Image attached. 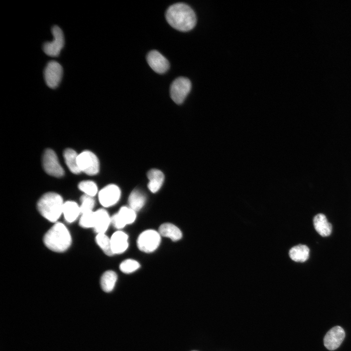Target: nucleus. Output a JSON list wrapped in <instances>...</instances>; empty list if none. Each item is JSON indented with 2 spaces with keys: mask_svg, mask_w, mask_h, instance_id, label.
<instances>
[{
  "mask_svg": "<svg viewBox=\"0 0 351 351\" xmlns=\"http://www.w3.org/2000/svg\"><path fill=\"white\" fill-rule=\"evenodd\" d=\"M165 18L174 28L182 32L193 29L196 23V17L193 9L184 3H176L167 10Z\"/></svg>",
  "mask_w": 351,
  "mask_h": 351,
  "instance_id": "obj_1",
  "label": "nucleus"
},
{
  "mask_svg": "<svg viewBox=\"0 0 351 351\" xmlns=\"http://www.w3.org/2000/svg\"><path fill=\"white\" fill-rule=\"evenodd\" d=\"M43 242L49 250L61 253L70 247L72 238L65 226L60 222H57L44 234Z\"/></svg>",
  "mask_w": 351,
  "mask_h": 351,
  "instance_id": "obj_2",
  "label": "nucleus"
},
{
  "mask_svg": "<svg viewBox=\"0 0 351 351\" xmlns=\"http://www.w3.org/2000/svg\"><path fill=\"white\" fill-rule=\"evenodd\" d=\"M63 202L61 196L55 193L44 194L37 203V208L45 218L50 222H56L62 214Z\"/></svg>",
  "mask_w": 351,
  "mask_h": 351,
  "instance_id": "obj_3",
  "label": "nucleus"
},
{
  "mask_svg": "<svg viewBox=\"0 0 351 351\" xmlns=\"http://www.w3.org/2000/svg\"><path fill=\"white\" fill-rule=\"evenodd\" d=\"M158 232L147 230L141 233L137 239V246L139 250L146 253L155 251L159 246L161 236Z\"/></svg>",
  "mask_w": 351,
  "mask_h": 351,
  "instance_id": "obj_4",
  "label": "nucleus"
},
{
  "mask_svg": "<svg viewBox=\"0 0 351 351\" xmlns=\"http://www.w3.org/2000/svg\"><path fill=\"white\" fill-rule=\"evenodd\" d=\"M191 88L192 83L188 78L182 77L177 78L171 85V98L176 104H181L184 101Z\"/></svg>",
  "mask_w": 351,
  "mask_h": 351,
  "instance_id": "obj_5",
  "label": "nucleus"
},
{
  "mask_svg": "<svg viewBox=\"0 0 351 351\" xmlns=\"http://www.w3.org/2000/svg\"><path fill=\"white\" fill-rule=\"evenodd\" d=\"M78 165L80 172L89 176L98 173L99 163L97 156L89 151H85L78 155Z\"/></svg>",
  "mask_w": 351,
  "mask_h": 351,
  "instance_id": "obj_6",
  "label": "nucleus"
},
{
  "mask_svg": "<svg viewBox=\"0 0 351 351\" xmlns=\"http://www.w3.org/2000/svg\"><path fill=\"white\" fill-rule=\"evenodd\" d=\"M42 165L45 171L49 175L60 177L64 174L55 152L50 149H46L43 154Z\"/></svg>",
  "mask_w": 351,
  "mask_h": 351,
  "instance_id": "obj_7",
  "label": "nucleus"
},
{
  "mask_svg": "<svg viewBox=\"0 0 351 351\" xmlns=\"http://www.w3.org/2000/svg\"><path fill=\"white\" fill-rule=\"evenodd\" d=\"M54 39L51 42H46L43 45V50L48 56L56 57L59 55L64 46V38L62 31L57 25L52 28Z\"/></svg>",
  "mask_w": 351,
  "mask_h": 351,
  "instance_id": "obj_8",
  "label": "nucleus"
},
{
  "mask_svg": "<svg viewBox=\"0 0 351 351\" xmlns=\"http://www.w3.org/2000/svg\"><path fill=\"white\" fill-rule=\"evenodd\" d=\"M63 74L61 65L57 61H49L44 70V77L47 85L50 88L55 89L59 85Z\"/></svg>",
  "mask_w": 351,
  "mask_h": 351,
  "instance_id": "obj_9",
  "label": "nucleus"
},
{
  "mask_svg": "<svg viewBox=\"0 0 351 351\" xmlns=\"http://www.w3.org/2000/svg\"><path fill=\"white\" fill-rule=\"evenodd\" d=\"M136 218V211L130 207L123 206L111 217V223L116 229H121L126 225L133 223Z\"/></svg>",
  "mask_w": 351,
  "mask_h": 351,
  "instance_id": "obj_10",
  "label": "nucleus"
},
{
  "mask_svg": "<svg viewBox=\"0 0 351 351\" xmlns=\"http://www.w3.org/2000/svg\"><path fill=\"white\" fill-rule=\"evenodd\" d=\"M345 337L344 329L339 326L331 329L325 334L323 341L325 347L330 351L337 349L341 344Z\"/></svg>",
  "mask_w": 351,
  "mask_h": 351,
  "instance_id": "obj_11",
  "label": "nucleus"
},
{
  "mask_svg": "<svg viewBox=\"0 0 351 351\" xmlns=\"http://www.w3.org/2000/svg\"><path fill=\"white\" fill-rule=\"evenodd\" d=\"M120 197V189L117 185L114 184L106 186L98 193L99 202L105 207L115 205L118 201Z\"/></svg>",
  "mask_w": 351,
  "mask_h": 351,
  "instance_id": "obj_12",
  "label": "nucleus"
},
{
  "mask_svg": "<svg viewBox=\"0 0 351 351\" xmlns=\"http://www.w3.org/2000/svg\"><path fill=\"white\" fill-rule=\"evenodd\" d=\"M146 59L150 67L158 74H163L170 67L167 58L156 50H152L147 55Z\"/></svg>",
  "mask_w": 351,
  "mask_h": 351,
  "instance_id": "obj_13",
  "label": "nucleus"
},
{
  "mask_svg": "<svg viewBox=\"0 0 351 351\" xmlns=\"http://www.w3.org/2000/svg\"><path fill=\"white\" fill-rule=\"evenodd\" d=\"M128 236L124 232L118 231L115 232L110 238L113 254L124 252L128 247Z\"/></svg>",
  "mask_w": 351,
  "mask_h": 351,
  "instance_id": "obj_14",
  "label": "nucleus"
},
{
  "mask_svg": "<svg viewBox=\"0 0 351 351\" xmlns=\"http://www.w3.org/2000/svg\"><path fill=\"white\" fill-rule=\"evenodd\" d=\"M95 225L93 228L97 234H105L111 223V217L107 212L103 209L95 212Z\"/></svg>",
  "mask_w": 351,
  "mask_h": 351,
  "instance_id": "obj_15",
  "label": "nucleus"
},
{
  "mask_svg": "<svg viewBox=\"0 0 351 351\" xmlns=\"http://www.w3.org/2000/svg\"><path fill=\"white\" fill-rule=\"evenodd\" d=\"M313 222L315 230L320 235L326 237L331 234L332 226L324 214H319L316 215L313 218Z\"/></svg>",
  "mask_w": 351,
  "mask_h": 351,
  "instance_id": "obj_16",
  "label": "nucleus"
},
{
  "mask_svg": "<svg viewBox=\"0 0 351 351\" xmlns=\"http://www.w3.org/2000/svg\"><path fill=\"white\" fill-rule=\"evenodd\" d=\"M149 180L148 187L152 193H156L161 188L164 181V176L161 171L157 169H152L147 173Z\"/></svg>",
  "mask_w": 351,
  "mask_h": 351,
  "instance_id": "obj_17",
  "label": "nucleus"
},
{
  "mask_svg": "<svg viewBox=\"0 0 351 351\" xmlns=\"http://www.w3.org/2000/svg\"><path fill=\"white\" fill-rule=\"evenodd\" d=\"M81 214L80 206L75 202L68 201L64 203L62 214L69 223L75 221Z\"/></svg>",
  "mask_w": 351,
  "mask_h": 351,
  "instance_id": "obj_18",
  "label": "nucleus"
},
{
  "mask_svg": "<svg viewBox=\"0 0 351 351\" xmlns=\"http://www.w3.org/2000/svg\"><path fill=\"white\" fill-rule=\"evenodd\" d=\"M158 232L160 235L169 238L174 241L179 240L182 236L180 230L175 225L169 223L161 225Z\"/></svg>",
  "mask_w": 351,
  "mask_h": 351,
  "instance_id": "obj_19",
  "label": "nucleus"
},
{
  "mask_svg": "<svg viewBox=\"0 0 351 351\" xmlns=\"http://www.w3.org/2000/svg\"><path fill=\"white\" fill-rule=\"evenodd\" d=\"M309 252L310 250L306 245L299 244L290 249L289 256L295 262H303L308 259Z\"/></svg>",
  "mask_w": 351,
  "mask_h": 351,
  "instance_id": "obj_20",
  "label": "nucleus"
},
{
  "mask_svg": "<svg viewBox=\"0 0 351 351\" xmlns=\"http://www.w3.org/2000/svg\"><path fill=\"white\" fill-rule=\"evenodd\" d=\"M78 156L77 152L70 148L65 149L63 152L66 164L70 171L75 174H78L81 172L78 165Z\"/></svg>",
  "mask_w": 351,
  "mask_h": 351,
  "instance_id": "obj_21",
  "label": "nucleus"
},
{
  "mask_svg": "<svg viewBox=\"0 0 351 351\" xmlns=\"http://www.w3.org/2000/svg\"><path fill=\"white\" fill-rule=\"evenodd\" d=\"M117 276L116 273L111 270L104 272L100 279V286L102 290L106 292H111L116 283Z\"/></svg>",
  "mask_w": 351,
  "mask_h": 351,
  "instance_id": "obj_22",
  "label": "nucleus"
},
{
  "mask_svg": "<svg viewBox=\"0 0 351 351\" xmlns=\"http://www.w3.org/2000/svg\"><path fill=\"white\" fill-rule=\"evenodd\" d=\"M145 200V196L143 193L137 190H135L129 196V207L136 212L139 211L144 206Z\"/></svg>",
  "mask_w": 351,
  "mask_h": 351,
  "instance_id": "obj_23",
  "label": "nucleus"
},
{
  "mask_svg": "<svg viewBox=\"0 0 351 351\" xmlns=\"http://www.w3.org/2000/svg\"><path fill=\"white\" fill-rule=\"evenodd\" d=\"M95 239L97 244L105 254L108 256H112L114 254L112 250L110 238L105 234H98Z\"/></svg>",
  "mask_w": 351,
  "mask_h": 351,
  "instance_id": "obj_24",
  "label": "nucleus"
},
{
  "mask_svg": "<svg viewBox=\"0 0 351 351\" xmlns=\"http://www.w3.org/2000/svg\"><path fill=\"white\" fill-rule=\"evenodd\" d=\"M78 187L85 195L92 197L96 195L98 193V187L92 181H82L78 184Z\"/></svg>",
  "mask_w": 351,
  "mask_h": 351,
  "instance_id": "obj_25",
  "label": "nucleus"
},
{
  "mask_svg": "<svg viewBox=\"0 0 351 351\" xmlns=\"http://www.w3.org/2000/svg\"><path fill=\"white\" fill-rule=\"evenodd\" d=\"M81 205L80 206L81 214L92 212L94 207L95 201L93 197L83 195L80 198Z\"/></svg>",
  "mask_w": 351,
  "mask_h": 351,
  "instance_id": "obj_26",
  "label": "nucleus"
},
{
  "mask_svg": "<svg viewBox=\"0 0 351 351\" xmlns=\"http://www.w3.org/2000/svg\"><path fill=\"white\" fill-rule=\"evenodd\" d=\"M139 267V263L137 261L131 259L124 260L119 265L120 270L126 273H133L137 270Z\"/></svg>",
  "mask_w": 351,
  "mask_h": 351,
  "instance_id": "obj_27",
  "label": "nucleus"
},
{
  "mask_svg": "<svg viewBox=\"0 0 351 351\" xmlns=\"http://www.w3.org/2000/svg\"><path fill=\"white\" fill-rule=\"evenodd\" d=\"M95 212L82 214L79 219V224L84 228H94L95 225Z\"/></svg>",
  "mask_w": 351,
  "mask_h": 351,
  "instance_id": "obj_28",
  "label": "nucleus"
},
{
  "mask_svg": "<svg viewBox=\"0 0 351 351\" xmlns=\"http://www.w3.org/2000/svg\"></svg>",
  "mask_w": 351,
  "mask_h": 351,
  "instance_id": "obj_29",
  "label": "nucleus"
}]
</instances>
